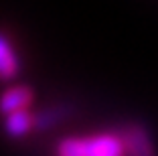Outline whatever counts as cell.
I'll return each mask as SVG.
<instances>
[{"instance_id": "4", "label": "cell", "mask_w": 158, "mask_h": 156, "mask_svg": "<svg viewBox=\"0 0 158 156\" xmlns=\"http://www.w3.org/2000/svg\"><path fill=\"white\" fill-rule=\"evenodd\" d=\"M19 71H20L19 55H16L10 39L4 32H0V79L2 81H10L12 77H16Z\"/></svg>"}, {"instance_id": "3", "label": "cell", "mask_w": 158, "mask_h": 156, "mask_svg": "<svg viewBox=\"0 0 158 156\" xmlns=\"http://www.w3.org/2000/svg\"><path fill=\"white\" fill-rule=\"evenodd\" d=\"M124 136V142H126V152L128 154H140V156H146V154H152L154 146H152V140H150V134L144 126L140 124H132L122 132Z\"/></svg>"}, {"instance_id": "5", "label": "cell", "mask_w": 158, "mask_h": 156, "mask_svg": "<svg viewBox=\"0 0 158 156\" xmlns=\"http://www.w3.org/2000/svg\"><path fill=\"white\" fill-rule=\"evenodd\" d=\"M35 128V116L28 110H16L6 114L4 120V132L10 138H23Z\"/></svg>"}, {"instance_id": "2", "label": "cell", "mask_w": 158, "mask_h": 156, "mask_svg": "<svg viewBox=\"0 0 158 156\" xmlns=\"http://www.w3.org/2000/svg\"><path fill=\"white\" fill-rule=\"evenodd\" d=\"M35 99V93L28 85H14L0 95V114H10L16 110H28Z\"/></svg>"}, {"instance_id": "1", "label": "cell", "mask_w": 158, "mask_h": 156, "mask_svg": "<svg viewBox=\"0 0 158 156\" xmlns=\"http://www.w3.org/2000/svg\"><path fill=\"white\" fill-rule=\"evenodd\" d=\"M61 156H122L126 152V142L122 134H91V136L63 138L57 144Z\"/></svg>"}, {"instance_id": "6", "label": "cell", "mask_w": 158, "mask_h": 156, "mask_svg": "<svg viewBox=\"0 0 158 156\" xmlns=\"http://www.w3.org/2000/svg\"><path fill=\"white\" fill-rule=\"evenodd\" d=\"M65 116V110L63 108H51V110H41L35 114V128L39 130H47L51 126L59 124Z\"/></svg>"}]
</instances>
